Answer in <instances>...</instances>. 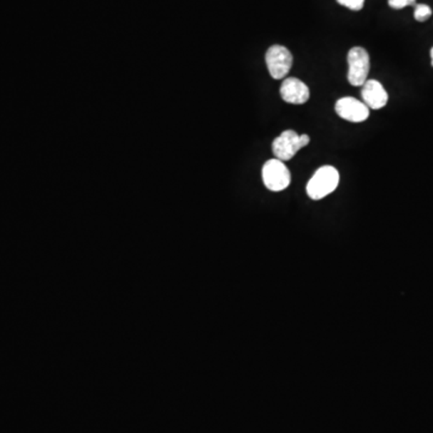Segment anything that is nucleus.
<instances>
[{"label": "nucleus", "instance_id": "0eeeda50", "mask_svg": "<svg viewBox=\"0 0 433 433\" xmlns=\"http://www.w3.org/2000/svg\"><path fill=\"white\" fill-rule=\"evenodd\" d=\"M280 96L289 104L302 105L310 100L311 92L302 81L295 77H287L280 86Z\"/></svg>", "mask_w": 433, "mask_h": 433}, {"label": "nucleus", "instance_id": "f257e3e1", "mask_svg": "<svg viewBox=\"0 0 433 433\" xmlns=\"http://www.w3.org/2000/svg\"><path fill=\"white\" fill-rule=\"evenodd\" d=\"M340 183V173L334 166H322L315 171L310 182L307 183L306 190L308 196L313 200L324 199L335 192Z\"/></svg>", "mask_w": 433, "mask_h": 433}, {"label": "nucleus", "instance_id": "39448f33", "mask_svg": "<svg viewBox=\"0 0 433 433\" xmlns=\"http://www.w3.org/2000/svg\"><path fill=\"white\" fill-rule=\"evenodd\" d=\"M270 75L275 80H282L287 76L292 66V54L287 47L273 45L265 56Z\"/></svg>", "mask_w": 433, "mask_h": 433}, {"label": "nucleus", "instance_id": "f03ea898", "mask_svg": "<svg viewBox=\"0 0 433 433\" xmlns=\"http://www.w3.org/2000/svg\"><path fill=\"white\" fill-rule=\"evenodd\" d=\"M310 141L311 138L308 135H299L294 131H285L273 141L272 152L276 159L290 161L300 150L308 146Z\"/></svg>", "mask_w": 433, "mask_h": 433}, {"label": "nucleus", "instance_id": "20e7f679", "mask_svg": "<svg viewBox=\"0 0 433 433\" xmlns=\"http://www.w3.org/2000/svg\"><path fill=\"white\" fill-rule=\"evenodd\" d=\"M348 81L354 87L364 86L370 73V56L362 47H353L348 54Z\"/></svg>", "mask_w": 433, "mask_h": 433}, {"label": "nucleus", "instance_id": "9d476101", "mask_svg": "<svg viewBox=\"0 0 433 433\" xmlns=\"http://www.w3.org/2000/svg\"><path fill=\"white\" fill-rule=\"evenodd\" d=\"M337 3L353 11H359L364 8L365 0H337Z\"/></svg>", "mask_w": 433, "mask_h": 433}, {"label": "nucleus", "instance_id": "423d86ee", "mask_svg": "<svg viewBox=\"0 0 433 433\" xmlns=\"http://www.w3.org/2000/svg\"><path fill=\"white\" fill-rule=\"evenodd\" d=\"M335 110L341 118L352 123L365 122L370 117V108L355 98H342L335 105Z\"/></svg>", "mask_w": 433, "mask_h": 433}, {"label": "nucleus", "instance_id": "7ed1b4c3", "mask_svg": "<svg viewBox=\"0 0 433 433\" xmlns=\"http://www.w3.org/2000/svg\"><path fill=\"white\" fill-rule=\"evenodd\" d=\"M263 180L265 187L271 192H282L289 187L292 182V175L283 161L275 158L265 163L263 168Z\"/></svg>", "mask_w": 433, "mask_h": 433}, {"label": "nucleus", "instance_id": "6e6552de", "mask_svg": "<svg viewBox=\"0 0 433 433\" xmlns=\"http://www.w3.org/2000/svg\"><path fill=\"white\" fill-rule=\"evenodd\" d=\"M361 96L368 108L380 110L387 104L389 96L379 81L367 80L362 86Z\"/></svg>", "mask_w": 433, "mask_h": 433}, {"label": "nucleus", "instance_id": "1a4fd4ad", "mask_svg": "<svg viewBox=\"0 0 433 433\" xmlns=\"http://www.w3.org/2000/svg\"><path fill=\"white\" fill-rule=\"evenodd\" d=\"M431 16H432V10H431L429 5H415L414 19H417L418 22H425Z\"/></svg>", "mask_w": 433, "mask_h": 433}, {"label": "nucleus", "instance_id": "9b49d317", "mask_svg": "<svg viewBox=\"0 0 433 433\" xmlns=\"http://www.w3.org/2000/svg\"><path fill=\"white\" fill-rule=\"evenodd\" d=\"M417 0H387L389 6L395 10H401V9L409 6V5H414Z\"/></svg>", "mask_w": 433, "mask_h": 433}, {"label": "nucleus", "instance_id": "f8f14e48", "mask_svg": "<svg viewBox=\"0 0 433 433\" xmlns=\"http://www.w3.org/2000/svg\"><path fill=\"white\" fill-rule=\"evenodd\" d=\"M431 64H432L433 66V47L432 50H431Z\"/></svg>", "mask_w": 433, "mask_h": 433}]
</instances>
